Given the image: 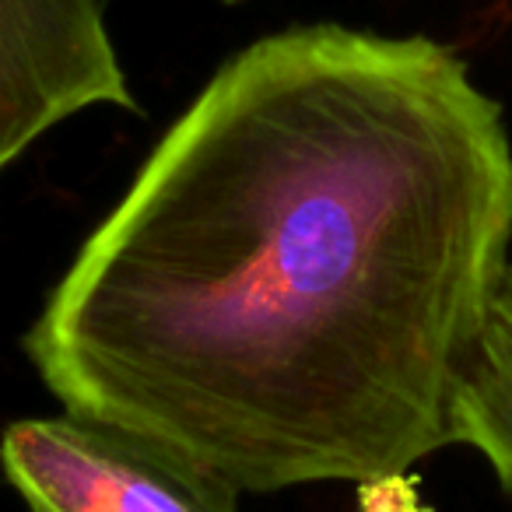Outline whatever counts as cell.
I'll list each match as a JSON object with an SVG mask.
<instances>
[{
	"instance_id": "6da1fadb",
	"label": "cell",
	"mask_w": 512,
	"mask_h": 512,
	"mask_svg": "<svg viewBox=\"0 0 512 512\" xmlns=\"http://www.w3.org/2000/svg\"><path fill=\"white\" fill-rule=\"evenodd\" d=\"M512 242L502 106L449 46L302 25L165 130L25 334L64 411L242 491L453 446Z\"/></svg>"
},
{
	"instance_id": "7a4b0ae2",
	"label": "cell",
	"mask_w": 512,
	"mask_h": 512,
	"mask_svg": "<svg viewBox=\"0 0 512 512\" xmlns=\"http://www.w3.org/2000/svg\"><path fill=\"white\" fill-rule=\"evenodd\" d=\"M0 467L32 512H239L218 477L71 411L8 425Z\"/></svg>"
},
{
	"instance_id": "3957f363",
	"label": "cell",
	"mask_w": 512,
	"mask_h": 512,
	"mask_svg": "<svg viewBox=\"0 0 512 512\" xmlns=\"http://www.w3.org/2000/svg\"><path fill=\"white\" fill-rule=\"evenodd\" d=\"M95 106L137 109L102 0H0V176Z\"/></svg>"
},
{
	"instance_id": "277c9868",
	"label": "cell",
	"mask_w": 512,
	"mask_h": 512,
	"mask_svg": "<svg viewBox=\"0 0 512 512\" xmlns=\"http://www.w3.org/2000/svg\"><path fill=\"white\" fill-rule=\"evenodd\" d=\"M456 442L477 449L498 484L512 491V316L502 313L498 302L456 400L453 446Z\"/></svg>"
},
{
	"instance_id": "5b68a950",
	"label": "cell",
	"mask_w": 512,
	"mask_h": 512,
	"mask_svg": "<svg viewBox=\"0 0 512 512\" xmlns=\"http://www.w3.org/2000/svg\"><path fill=\"white\" fill-rule=\"evenodd\" d=\"M358 512H428L418 484L407 474H386L358 484Z\"/></svg>"
},
{
	"instance_id": "8992f818",
	"label": "cell",
	"mask_w": 512,
	"mask_h": 512,
	"mask_svg": "<svg viewBox=\"0 0 512 512\" xmlns=\"http://www.w3.org/2000/svg\"><path fill=\"white\" fill-rule=\"evenodd\" d=\"M498 309L512 316V264H509V271H505L502 288H498Z\"/></svg>"
},
{
	"instance_id": "52a82bcc",
	"label": "cell",
	"mask_w": 512,
	"mask_h": 512,
	"mask_svg": "<svg viewBox=\"0 0 512 512\" xmlns=\"http://www.w3.org/2000/svg\"><path fill=\"white\" fill-rule=\"evenodd\" d=\"M221 4H242V0H221Z\"/></svg>"
}]
</instances>
